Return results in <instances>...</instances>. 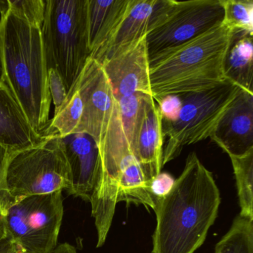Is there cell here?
I'll list each match as a JSON object with an SVG mask.
<instances>
[{
    "label": "cell",
    "mask_w": 253,
    "mask_h": 253,
    "mask_svg": "<svg viewBox=\"0 0 253 253\" xmlns=\"http://www.w3.org/2000/svg\"><path fill=\"white\" fill-rule=\"evenodd\" d=\"M41 27L0 0V81L42 136L50 121L52 100Z\"/></svg>",
    "instance_id": "obj_1"
},
{
    "label": "cell",
    "mask_w": 253,
    "mask_h": 253,
    "mask_svg": "<svg viewBox=\"0 0 253 253\" xmlns=\"http://www.w3.org/2000/svg\"><path fill=\"white\" fill-rule=\"evenodd\" d=\"M220 192L209 171L192 152L169 192L156 202L152 253H194L214 223Z\"/></svg>",
    "instance_id": "obj_2"
},
{
    "label": "cell",
    "mask_w": 253,
    "mask_h": 253,
    "mask_svg": "<svg viewBox=\"0 0 253 253\" xmlns=\"http://www.w3.org/2000/svg\"><path fill=\"white\" fill-rule=\"evenodd\" d=\"M234 32L219 25L149 60L152 98L214 88L226 81L225 57Z\"/></svg>",
    "instance_id": "obj_3"
},
{
    "label": "cell",
    "mask_w": 253,
    "mask_h": 253,
    "mask_svg": "<svg viewBox=\"0 0 253 253\" xmlns=\"http://www.w3.org/2000/svg\"><path fill=\"white\" fill-rule=\"evenodd\" d=\"M88 0H45L42 33L48 69L69 92L91 57L87 32Z\"/></svg>",
    "instance_id": "obj_4"
},
{
    "label": "cell",
    "mask_w": 253,
    "mask_h": 253,
    "mask_svg": "<svg viewBox=\"0 0 253 253\" xmlns=\"http://www.w3.org/2000/svg\"><path fill=\"white\" fill-rule=\"evenodd\" d=\"M70 172L60 138L42 137L38 145L11 152L5 174L10 199L69 190Z\"/></svg>",
    "instance_id": "obj_5"
},
{
    "label": "cell",
    "mask_w": 253,
    "mask_h": 253,
    "mask_svg": "<svg viewBox=\"0 0 253 253\" xmlns=\"http://www.w3.org/2000/svg\"><path fill=\"white\" fill-rule=\"evenodd\" d=\"M7 236L23 253H52L64 214L63 190L10 199L0 208Z\"/></svg>",
    "instance_id": "obj_6"
},
{
    "label": "cell",
    "mask_w": 253,
    "mask_h": 253,
    "mask_svg": "<svg viewBox=\"0 0 253 253\" xmlns=\"http://www.w3.org/2000/svg\"><path fill=\"white\" fill-rule=\"evenodd\" d=\"M241 88L226 80L205 91L182 96L181 110L172 124H163L164 139L163 167L177 158L185 146L211 137Z\"/></svg>",
    "instance_id": "obj_7"
},
{
    "label": "cell",
    "mask_w": 253,
    "mask_h": 253,
    "mask_svg": "<svg viewBox=\"0 0 253 253\" xmlns=\"http://www.w3.org/2000/svg\"><path fill=\"white\" fill-rule=\"evenodd\" d=\"M220 0L174 1L146 37L149 60L221 24Z\"/></svg>",
    "instance_id": "obj_8"
},
{
    "label": "cell",
    "mask_w": 253,
    "mask_h": 253,
    "mask_svg": "<svg viewBox=\"0 0 253 253\" xmlns=\"http://www.w3.org/2000/svg\"><path fill=\"white\" fill-rule=\"evenodd\" d=\"M76 83L84 100L82 118L76 133L88 134L99 146L115 105L110 83L101 65L91 57Z\"/></svg>",
    "instance_id": "obj_9"
},
{
    "label": "cell",
    "mask_w": 253,
    "mask_h": 253,
    "mask_svg": "<svg viewBox=\"0 0 253 253\" xmlns=\"http://www.w3.org/2000/svg\"><path fill=\"white\" fill-rule=\"evenodd\" d=\"M146 37L100 63L115 98L135 94L152 97Z\"/></svg>",
    "instance_id": "obj_10"
},
{
    "label": "cell",
    "mask_w": 253,
    "mask_h": 253,
    "mask_svg": "<svg viewBox=\"0 0 253 253\" xmlns=\"http://www.w3.org/2000/svg\"><path fill=\"white\" fill-rule=\"evenodd\" d=\"M171 2L172 0H129L116 30L91 58L101 63L146 37L161 21Z\"/></svg>",
    "instance_id": "obj_11"
},
{
    "label": "cell",
    "mask_w": 253,
    "mask_h": 253,
    "mask_svg": "<svg viewBox=\"0 0 253 253\" xmlns=\"http://www.w3.org/2000/svg\"><path fill=\"white\" fill-rule=\"evenodd\" d=\"M70 172L69 195L90 201L100 167L97 142L88 134L73 133L59 137Z\"/></svg>",
    "instance_id": "obj_12"
},
{
    "label": "cell",
    "mask_w": 253,
    "mask_h": 253,
    "mask_svg": "<svg viewBox=\"0 0 253 253\" xmlns=\"http://www.w3.org/2000/svg\"><path fill=\"white\" fill-rule=\"evenodd\" d=\"M211 138L228 155H242L253 149V94L241 89Z\"/></svg>",
    "instance_id": "obj_13"
},
{
    "label": "cell",
    "mask_w": 253,
    "mask_h": 253,
    "mask_svg": "<svg viewBox=\"0 0 253 253\" xmlns=\"http://www.w3.org/2000/svg\"><path fill=\"white\" fill-rule=\"evenodd\" d=\"M164 145L162 117L158 104L150 97L145 107L136 146V158L149 183L161 172Z\"/></svg>",
    "instance_id": "obj_14"
},
{
    "label": "cell",
    "mask_w": 253,
    "mask_h": 253,
    "mask_svg": "<svg viewBox=\"0 0 253 253\" xmlns=\"http://www.w3.org/2000/svg\"><path fill=\"white\" fill-rule=\"evenodd\" d=\"M42 140L8 87L0 81V146L13 152L38 145Z\"/></svg>",
    "instance_id": "obj_15"
},
{
    "label": "cell",
    "mask_w": 253,
    "mask_h": 253,
    "mask_svg": "<svg viewBox=\"0 0 253 253\" xmlns=\"http://www.w3.org/2000/svg\"><path fill=\"white\" fill-rule=\"evenodd\" d=\"M128 4L129 0H88L87 32L91 57L110 39Z\"/></svg>",
    "instance_id": "obj_16"
},
{
    "label": "cell",
    "mask_w": 253,
    "mask_h": 253,
    "mask_svg": "<svg viewBox=\"0 0 253 253\" xmlns=\"http://www.w3.org/2000/svg\"><path fill=\"white\" fill-rule=\"evenodd\" d=\"M253 35L244 32H234L223 69L226 80L253 94Z\"/></svg>",
    "instance_id": "obj_17"
},
{
    "label": "cell",
    "mask_w": 253,
    "mask_h": 253,
    "mask_svg": "<svg viewBox=\"0 0 253 253\" xmlns=\"http://www.w3.org/2000/svg\"><path fill=\"white\" fill-rule=\"evenodd\" d=\"M125 201L155 210V201L149 192V183L134 155L126 156L120 165L118 203Z\"/></svg>",
    "instance_id": "obj_18"
},
{
    "label": "cell",
    "mask_w": 253,
    "mask_h": 253,
    "mask_svg": "<svg viewBox=\"0 0 253 253\" xmlns=\"http://www.w3.org/2000/svg\"><path fill=\"white\" fill-rule=\"evenodd\" d=\"M84 100L78 84L75 83L68 92L66 100L52 119H50L42 137L56 136L66 137L76 133L82 118Z\"/></svg>",
    "instance_id": "obj_19"
},
{
    "label": "cell",
    "mask_w": 253,
    "mask_h": 253,
    "mask_svg": "<svg viewBox=\"0 0 253 253\" xmlns=\"http://www.w3.org/2000/svg\"><path fill=\"white\" fill-rule=\"evenodd\" d=\"M229 157L236 180L240 215L253 220V149L242 155H229Z\"/></svg>",
    "instance_id": "obj_20"
},
{
    "label": "cell",
    "mask_w": 253,
    "mask_h": 253,
    "mask_svg": "<svg viewBox=\"0 0 253 253\" xmlns=\"http://www.w3.org/2000/svg\"><path fill=\"white\" fill-rule=\"evenodd\" d=\"M214 253H253V220L237 216L227 233L216 244Z\"/></svg>",
    "instance_id": "obj_21"
},
{
    "label": "cell",
    "mask_w": 253,
    "mask_h": 253,
    "mask_svg": "<svg viewBox=\"0 0 253 253\" xmlns=\"http://www.w3.org/2000/svg\"><path fill=\"white\" fill-rule=\"evenodd\" d=\"M223 11L221 25L232 32L253 35V0H220Z\"/></svg>",
    "instance_id": "obj_22"
},
{
    "label": "cell",
    "mask_w": 253,
    "mask_h": 253,
    "mask_svg": "<svg viewBox=\"0 0 253 253\" xmlns=\"http://www.w3.org/2000/svg\"><path fill=\"white\" fill-rule=\"evenodd\" d=\"M8 8L17 11L31 21L42 25L45 0H3Z\"/></svg>",
    "instance_id": "obj_23"
},
{
    "label": "cell",
    "mask_w": 253,
    "mask_h": 253,
    "mask_svg": "<svg viewBox=\"0 0 253 253\" xmlns=\"http://www.w3.org/2000/svg\"><path fill=\"white\" fill-rule=\"evenodd\" d=\"M157 103L162 117L163 124H172L177 121L183 104L181 95L170 94L164 96Z\"/></svg>",
    "instance_id": "obj_24"
},
{
    "label": "cell",
    "mask_w": 253,
    "mask_h": 253,
    "mask_svg": "<svg viewBox=\"0 0 253 253\" xmlns=\"http://www.w3.org/2000/svg\"><path fill=\"white\" fill-rule=\"evenodd\" d=\"M48 85L51 100L54 103V113H56L64 103L67 96V91L61 77L55 69H48Z\"/></svg>",
    "instance_id": "obj_25"
},
{
    "label": "cell",
    "mask_w": 253,
    "mask_h": 253,
    "mask_svg": "<svg viewBox=\"0 0 253 253\" xmlns=\"http://www.w3.org/2000/svg\"><path fill=\"white\" fill-rule=\"evenodd\" d=\"M175 180L171 174L161 172L149 183V192L156 204L158 200L167 195L172 189ZM156 205V204H155Z\"/></svg>",
    "instance_id": "obj_26"
},
{
    "label": "cell",
    "mask_w": 253,
    "mask_h": 253,
    "mask_svg": "<svg viewBox=\"0 0 253 253\" xmlns=\"http://www.w3.org/2000/svg\"><path fill=\"white\" fill-rule=\"evenodd\" d=\"M11 152L0 146V208H2L10 198L5 190V174L7 163Z\"/></svg>",
    "instance_id": "obj_27"
},
{
    "label": "cell",
    "mask_w": 253,
    "mask_h": 253,
    "mask_svg": "<svg viewBox=\"0 0 253 253\" xmlns=\"http://www.w3.org/2000/svg\"><path fill=\"white\" fill-rule=\"evenodd\" d=\"M52 253H78L77 249L69 243H63L56 247Z\"/></svg>",
    "instance_id": "obj_28"
},
{
    "label": "cell",
    "mask_w": 253,
    "mask_h": 253,
    "mask_svg": "<svg viewBox=\"0 0 253 253\" xmlns=\"http://www.w3.org/2000/svg\"><path fill=\"white\" fill-rule=\"evenodd\" d=\"M14 244L8 236L0 240V253H9Z\"/></svg>",
    "instance_id": "obj_29"
},
{
    "label": "cell",
    "mask_w": 253,
    "mask_h": 253,
    "mask_svg": "<svg viewBox=\"0 0 253 253\" xmlns=\"http://www.w3.org/2000/svg\"><path fill=\"white\" fill-rule=\"evenodd\" d=\"M7 236L6 229H5V220L2 215V211L0 210V240Z\"/></svg>",
    "instance_id": "obj_30"
},
{
    "label": "cell",
    "mask_w": 253,
    "mask_h": 253,
    "mask_svg": "<svg viewBox=\"0 0 253 253\" xmlns=\"http://www.w3.org/2000/svg\"><path fill=\"white\" fill-rule=\"evenodd\" d=\"M9 253H23V252L21 251V250H20V249L18 248V247H16L15 245L13 246L12 248H11V250H10Z\"/></svg>",
    "instance_id": "obj_31"
}]
</instances>
